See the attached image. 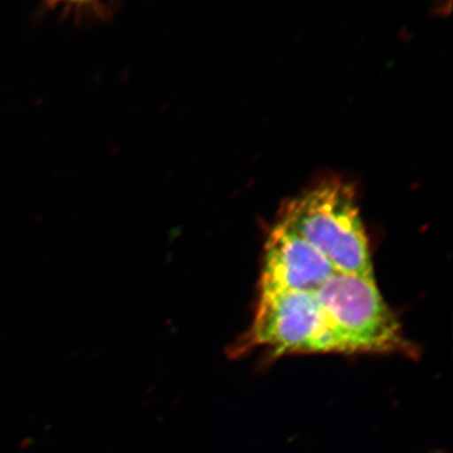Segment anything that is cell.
<instances>
[{"label":"cell","instance_id":"277c9868","mask_svg":"<svg viewBox=\"0 0 453 453\" xmlns=\"http://www.w3.org/2000/svg\"><path fill=\"white\" fill-rule=\"evenodd\" d=\"M336 273L311 244L279 222L265 247L261 294L314 292Z\"/></svg>","mask_w":453,"mask_h":453},{"label":"cell","instance_id":"5b68a950","mask_svg":"<svg viewBox=\"0 0 453 453\" xmlns=\"http://www.w3.org/2000/svg\"><path fill=\"white\" fill-rule=\"evenodd\" d=\"M52 2H55V3H61V2L79 3V4H81V3L91 2V0H52Z\"/></svg>","mask_w":453,"mask_h":453},{"label":"cell","instance_id":"7a4b0ae2","mask_svg":"<svg viewBox=\"0 0 453 453\" xmlns=\"http://www.w3.org/2000/svg\"><path fill=\"white\" fill-rule=\"evenodd\" d=\"M314 294L326 316L335 353H412L374 279L336 273Z\"/></svg>","mask_w":453,"mask_h":453},{"label":"cell","instance_id":"6da1fadb","mask_svg":"<svg viewBox=\"0 0 453 453\" xmlns=\"http://www.w3.org/2000/svg\"><path fill=\"white\" fill-rule=\"evenodd\" d=\"M280 222L311 244L338 273L374 279L354 193L342 181H324L294 199Z\"/></svg>","mask_w":453,"mask_h":453},{"label":"cell","instance_id":"3957f363","mask_svg":"<svg viewBox=\"0 0 453 453\" xmlns=\"http://www.w3.org/2000/svg\"><path fill=\"white\" fill-rule=\"evenodd\" d=\"M249 349L266 348L285 354L335 353L332 334L314 292L261 294Z\"/></svg>","mask_w":453,"mask_h":453}]
</instances>
